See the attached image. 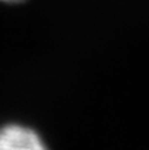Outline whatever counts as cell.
Here are the masks:
<instances>
[{"mask_svg":"<svg viewBox=\"0 0 149 150\" xmlns=\"http://www.w3.org/2000/svg\"><path fill=\"white\" fill-rule=\"evenodd\" d=\"M0 150H51L43 136L24 124L10 122L0 127Z\"/></svg>","mask_w":149,"mask_h":150,"instance_id":"6da1fadb","label":"cell"},{"mask_svg":"<svg viewBox=\"0 0 149 150\" xmlns=\"http://www.w3.org/2000/svg\"><path fill=\"white\" fill-rule=\"evenodd\" d=\"M3 3H19V1H24V0H0Z\"/></svg>","mask_w":149,"mask_h":150,"instance_id":"7a4b0ae2","label":"cell"}]
</instances>
